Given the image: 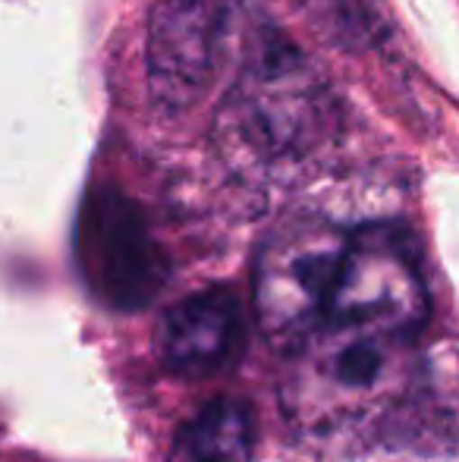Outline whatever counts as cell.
Returning <instances> with one entry per match:
<instances>
[{
  "label": "cell",
  "mask_w": 459,
  "mask_h": 462,
  "mask_svg": "<svg viewBox=\"0 0 459 462\" xmlns=\"http://www.w3.org/2000/svg\"><path fill=\"white\" fill-rule=\"evenodd\" d=\"M428 315V283L409 230L378 220L346 233L325 324L416 340Z\"/></svg>",
  "instance_id": "cell-3"
},
{
  "label": "cell",
  "mask_w": 459,
  "mask_h": 462,
  "mask_svg": "<svg viewBox=\"0 0 459 462\" xmlns=\"http://www.w3.org/2000/svg\"><path fill=\"white\" fill-rule=\"evenodd\" d=\"M258 447L255 412L233 396L208 400L177 434L183 462H252Z\"/></svg>",
  "instance_id": "cell-8"
},
{
  "label": "cell",
  "mask_w": 459,
  "mask_h": 462,
  "mask_svg": "<svg viewBox=\"0 0 459 462\" xmlns=\"http://www.w3.org/2000/svg\"><path fill=\"white\" fill-rule=\"evenodd\" d=\"M221 6L215 0H167L154 13L148 76L161 104L189 107L215 73Z\"/></svg>",
  "instance_id": "cell-6"
},
{
  "label": "cell",
  "mask_w": 459,
  "mask_h": 462,
  "mask_svg": "<svg viewBox=\"0 0 459 462\" xmlns=\"http://www.w3.org/2000/svg\"><path fill=\"white\" fill-rule=\"evenodd\" d=\"M79 249L88 283L114 309H142L164 286V262L145 217L114 189L88 201Z\"/></svg>",
  "instance_id": "cell-5"
},
{
  "label": "cell",
  "mask_w": 459,
  "mask_h": 462,
  "mask_svg": "<svg viewBox=\"0 0 459 462\" xmlns=\"http://www.w3.org/2000/svg\"><path fill=\"white\" fill-rule=\"evenodd\" d=\"M217 129L258 164L302 161L334 133V97L296 51H262L227 95Z\"/></svg>",
  "instance_id": "cell-2"
},
{
  "label": "cell",
  "mask_w": 459,
  "mask_h": 462,
  "mask_svg": "<svg viewBox=\"0 0 459 462\" xmlns=\"http://www.w3.org/2000/svg\"><path fill=\"white\" fill-rule=\"evenodd\" d=\"M412 343L374 330L321 324L293 346L283 402L306 438L346 440L393 425L409 402L418 362Z\"/></svg>",
  "instance_id": "cell-1"
},
{
  "label": "cell",
  "mask_w": 459,
  "mask_h": 462,
  "mask_svg": "<svg viewBox=\"0 0 459 462\" xmlns=\"http://www.w3.org/2000/svg\"><path fill=\"white\" fill-rule=\"evenodd\" d=\"M245 343L239 299L227 286L198 290L177 302L158 328V353L170 371L205 377L236 362Z\"/></svg>",
  "instance_id": "cell-7"
},
{
  "label": "cell",
  "mask_w": 459,
  "mask_h": 462,
  "mask_svg": "<svg viewBox=\"0 0 459 462\" xmlns=\"http://www.w3.org/2000/svg\"><path fill=\"white\" fill-rule=\"evenodd\" d=\"M344 245L346 230L321 217H296L271 230L255 262V309L271 340L293 349L325 324Z\"/></svg>",
  "instance_id": "cell-4"
}]
</instances>
